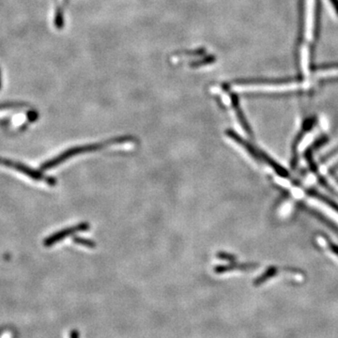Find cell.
I'll use <instances>...</instances> for the list:
<instances>
[{
  "label": "cell",
  "mask_w": 338,
  "mask_h": 338,
  "mask_svg": "<svg viewBox=\"0 0 338 338\" xmlns=\"http://www.w3.org/2000/svg\"><path fill=\"white\" fill-rule=\"evenodd\" d=\"M316 122V119L312 117V118H308L306 119L304 124H303V128L301 130V132L298 133L297 137L293 141V146H292V158H291V166L292 168H295L298 164V146L299 143L303 139L305 132H309L312 130L314 124Z\"/></svg>",
  "instance_id": "obj_4"
},
{
  "label": "cell",
  "mask_w": 338,
  "mask_h": 338,
  "mask_svg": "<svg viewBox=\"0 0 338 338\" xmlns=\"http://www.w3.org/2000/svg\"><path fill=\"white\" fill-rule=\"evenodd\" d=\"M217 256L221 259H224V260H227V261H234L236 259V257L234 256V255H231V254H227V253H224V252H221L219 254H217Z\"/></svg>",
  "instance_id": "obj_12"
},
{
  "label": "cell",
  "mask_w": 338,
  "mask_h": 338,
  "mask_svg": "<svg viewBox=\"0 0 338 338\" xmlns=\"http://www.w3.org/2000/svg\"><path fill=\"white\" fill-rule=\"evenodd\" d=\"M277 272H278V269L276 267H274V266L269 267L261 275H259L256 280L254 281V285L256 287L262 285L265 282H267L269 279L272 278L273 276H275L277 274Z\"/></svg>",
  "instance_id": "obj_10"
},
{
  "label": "cell",
  "mask_w": 338,
  "mask_h": 338,
  "mask_svg": "<svg viewBox=\"0 0 338 338\" xmlns=\"http://www.w3.org/2000/svg\"><path fill=\"white\" fill-rule=\"evenodd\" d=\"M74 241L77 244H80L83 246H86L88 248H94L96 246V243L91 240V239H85V238H80V237H75L74 238Z\"/></svg>",
  "instance_id": "obj_11"
},
{
  "label": "cell",
  "mask_w": 338,
  "mask_h": 338,
  "mask_svg": "<svg viewBox=\"0 0 338 338\" xmlns=\"http://www.w3.org/2000/svg\"><path fill=\"white\" fill-rule=\"evenodd\" d=\"M306 193L310 196V197H312V198H317V199H319L320 201H322L323 203H325V204H327L328 206H330L331 208H333L336 212H338V203H336L334 200H332L330 198H328V197H325L324 195H322V194H321L320 192H318L317 190L315 189H308L307 191H306Z\"/></svg>",
  "instance_id": "obj_9"
},
{
  "label": "cell",
  "mask_w": 338,
  "mask_h": 338,
  "mask_svg": "<svg viewBox=\"0 0 338 338\" xmlns=\"http://www.w3.org/2000/svg\"><path fill=\"white\" fill-rule=\"evenodd\" d=\"M226 134H227L228 137H230L231 139L236 141L238 144L241 145L256 160H257V161H262L261 160V151L256 149L255 147H253L251 144L247 143L243 138H241L239 134H237L236 132H233L232 130H227L226 131Z\"/></svg>",
  "instance_id": "obj_5"
},
{
  "label": "cell",
  "mask_w": 338,
  "mask_h": 338,
  "mask_svg": "<svg viewBox=\"0 0 338 338\" xmlns=\"http://www.w3.org/2000/svg\"><path fill=\"white\" fill-rule=\"evenodd\" d=\"M1 85L2 84H1V72H0V89H1Z\"/></svg>",
  "instance_id": "obj_18"
},
{
  "label": "cell",
  "mask_w": 338,
  "mask_h": 338,
  "mask_svg": "<svg viewBox=\"0 0 338 338\" xmlns=\"http://www.w3.org/2000/svg\"><path fill=\"white\" fill-rule=\"evenodd\" d=\"M331 2H332L334 8H335L336 11H337V13L338 14V0H331Z\"/></svg>",
  "instance_id": "obj_16"
},
{
  "label": "cell",
  "mask_w": 338,
  "mask_h": 338,
  "mask_svg": "<svg viewBox=\"0 0 338 338\" xmlns=\"http://www.w3.org/2000/svg\"><path fill=\"white\" fill-rule=\"evenodd\" d=\"M261 160L264 163L268 164L270 166H272V169L278 174L280 177L283 178H289V173L287 169H285L283 166H281L279 164H277L273 159L269 156L268 154H266L263 151H261Z\"/></svg>",
  "instance_id": "obj_8"
},
{
  "label": "cell",
  "mask_w": 338,
  "mask_h": 338,
  "mask_svg": "<svg viewBox=\"0 0 338 338\" xmlns=\"http://www.w3.org/2000/svg\"><path fill=\"white\" fill-rule=\"evenodd\" d=\"M230 99L231 103H232V106H233V108L235 109L236 111V114H237V116L239 118V123L241 124L242 128L244 129V131L249 133V134H252V130H251V127L250 125L248 124L246 119H245V116L242 114V111L240 109V107H239V102L238 97L235 95V94H230Z\"/></svg>",
  "instance_id": "obj_7"
},
{
  "label": "cell",
  "mask_w": 338,
  "mask_h": 338,
  "mask_svg": "<svg viewBox=\"0 0 338 338\" xmlns=\"http://www.w3.org/2000/svg\"><path fill=\"white\" fill-rule=\"evenodd\" d=\"M258 265L255 263H230L228 265H222V266H218L215 267V273H224V272H231L234 270H242V271H246V270H250V269H254L256 268Z\"/></svg>",
  "instance_id": "obj_6"
},
{
  "label": "cell",
  "mask_w": 338,
  "mask_h": 338,
  "mask_svg": "<svg viewBox=\"0 0 338 338\" xmlns=\"http://www.w3.org/2000/svg\"><path fill=\"white\" fill-rule=\"evenodd\" d=\"M70 338H80V335L79 332L77 330H72L70 333Z\"/></svg>",
  "instance_id": "obj_14"
},
{
  "label": "cell",
  "mask_w": 338,
  "mask_h": 338,
  "mask_svg": "<svg viewBox=\"0 0 338 338\" xmlns=\"http://www.w3.org/2000/svg\"><path fill=\"white\" fill-rule=\"evenodd\" d=\"M89 228H90V225L89 224L82 223L79 224L77 225H75V226H72V227H68V228H65V229H62V230L58 231L57 233L51 235L48 238L44 239L43 245L46 246V247H50V246L56 244L57 242L61 241L62 239H65L67 237L75 234V233L88 230Z\"/></svg>",
  "instance_id": "obj_3"
},
{
  "label": "cell",
  "mask_w": 338,
  "mask_h": 338,
  "mask_svg": "<svg viewBox=\"0 0 338 338\" xmlns=\"http://www.w3.org/2000/svg\"><path fill=\"white\" fill-rule=\"evenodd\" d=\"M135 140L134 137L132 136H122V137H115L113 139L104 142V143H99V144H91V145H85V146H78V147H75L72 149H67L64 152H62L61 154H59L57 157L51 159L49 161L43 163L41 165V169L42 170H48L51 168L56 167L57 165L59 164H62L63 162L67 161L68 159L72 158L75 155L78 154H82V153H87V152H93L96 150L102 149L107 146L109 145H114V144H124L127 142H132V141Z\"/></svg>",
  "instance_id": "obj_1"
},
{
  "label": "cell",
  "mask_w": 338,
  "mask_h": 338,
  "mask_svg": "<svg viewBox=\"0 0 338 338\" xmlns=\"http://www.w3.org/2000/svg\"><path fill=\"white\" fill-rule=\"evenodd\" d=\"M37 117H38V114L35 113V112H31L30 114H28V118H29V120H31V121H34Z\"/></svg>",
  "instance_id": "obj_15"
},
{
  "label": "cell",
  "mask_w": 338,
  "mask_h": 338,
  "mask_svg": "<svg viewBox=\"0 0 338 338\" xmlns=\"http://www.w3.org/2000/svg\"><path fill=\"white\" fill-rule=\"evenodd\" d=\"M337 152H338V148H336V149H334V151H332V152H330L329 154H327V155L325 156V158H326V159H328V158H330V157L332 156V155L336 154ZM326 159H325V160H326Z\"/></svg>",
  "instance_id": "obj_17"
},
{
  "label": "cell",
  "mask_w": 338,
  "mask_h": 338,
  "mask_svg": "<svg viewBox=\"0 0 338 338\" xmlns=\"http://www.w3.org/2000/svg\"><path fill=\"white\" fill-rule=\"evenodd\" d=\"M327 247L329 248V250L338 257V245L334 243L332 240L327 239Z\"/></svg>",
  "instance_id": "obj_13"
},
{
  "label": "cell",
  "mask_w": 338,
  "mask_h": 338,
  "mask_svg": "<svg viewBox=\"0 0 338 338\" xmlns=\"http://www.w3.org/2000/svg\"><path fill=\"white\" fill-rule=\"evenodd\" d=\"M0 165H4L6 167H9L11 169H14V170H16L18 172L24 174L25 176L31 178L32 180L37 181V182H45V183L52 185V186L56 185V183H57V181L54 178L47 177V176L43 175L40 171H37V170H35L33 168L24 165L22 163H18V162H15V161H12V160L0 157Z\"/></svg>",
  "instance_id": "obj_2"
}]
</instances>
